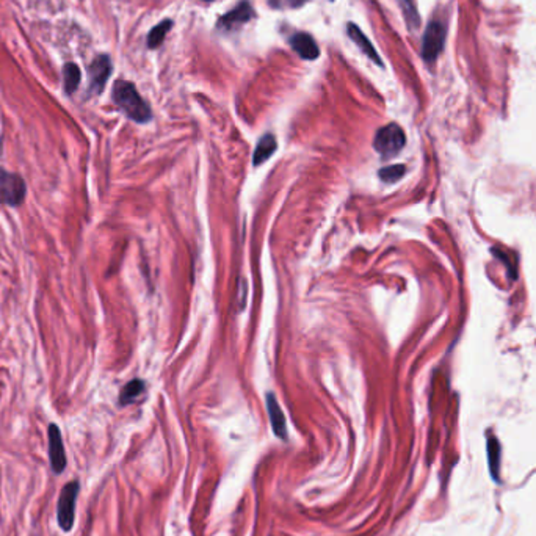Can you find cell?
<instances>
[{
	"mask_svg": "<svg viewBox=\"0 0 536 536\" xmlns=\"http://www.w3.org/2000/svg\"><path fill=\"white\" fill-rule=\"evenodd\" d=\"M171 27H173V21H170V19H166V21H162L159 25L154 27V29L149 32V35H147V46H149L151 49H157L159 46L163 43L166 33L170 32Z\"/></svg>",
	"mask_w": 536,
	"mask_h": 536,
	"instance_id": "obj_15",
	"label": "cell"
},
{
	"mask_svg": "<svg viewBox=\"0 0 536 536\" xmlns=\"http://www.w3.org/2000/svg\"><path fill=\"white\" fill-rule=\"evenodd\" d=\"M48 436H49V460L53 474H62L66 469V452L65 444L62 438V431H60L58 425L51 424L48 428Z\"/></svg>",
	"mask_w": 536,
	"mask_h": 536,
	"instance_id": "obj_7",
	"label": "cell"
},
{
	"mask_svg": "<svg viewBox=\"0 0 536 536\" xmlns=\"http://www.w3.org/2000/svg\"><path fill=\"white\" fill-rule=\"evenodd\" d=\"M27 193L25 180L16 173L0 166V204L18 207L24 203Z\"/></svg>",
	"mask_w": 536,
	"mask_h": 536,
	"instance_id": "obj_3",
	"label": "cell"
},
{
	"mask_svg": "<svg viewBox=\"0 0 536 536\" xmlns=\"http://www.w3.org/2000/svg\"><path fill=\"white\" fill-rule=\"evenodd\" d=\"M145 392V383L142 380H132L127 383L124 387L121 394H119V405L121 406H126L129 403H133L140 395H142Z\"/></svg>",
	"mask_w": 536,
	"mask_h": 536,
	"instance_id": "obj_14",
	"label": "cell"
},
{
	"mask_svg": "<svg viewBox=\"0 0 536 536\" xmlns=\"http://www.w3.org/2000/svg\"><path fill=\"white\" fill-rule=\"evenodd\" d=\"M406 143V137L403 129L398 124H387L377 132L373 140V147L381 156L391 157L398 154Z\"/></svg>",
	"mask_w": 536,
	"mask_h": 536,
	"instance_id": "obj_4",
	"label": "cell"
},
{
	"mask_svg": "<svg viewBox=\"0 0 536 536\" xmlns=\"http://www.w3.org/2000/svg\"><path fill=\"white\" fill-rule=\"evenodd\" d=\"M405 174V166L403 165H395V166H387V168H383L380 171V177L386 180V182H395L398 180L401 176Z\"/></svg>",
	"mask_w": 536,
	"mask_h": 536,
	"instance_id": "obj_16",
	"label": "cell"
},
{
	"mask_svg": "<svg viewBox=\"0 0 536 536\" xmlns=\"http://www.w3.org/2000/svg\"><path fill=\"white\" fill-rule=\"evenodd\" d=\"M287 4L293 6V8H300V6H303L306 4V0H287Z\"/></svg>",
	"mask_w": 536,
	"mask_h": 536,
	"instance_id": "obj_17",
	"label": "cell"
},
{
	"mask_svg": "<svg viewBox=\"0 0 536 536\" xmlns=\"http://www.w3.org/2000/svg\"><path fill=\"white\" fill-rule=\"evenodd\" d=\"M347 32H348V36L351 38V41L356 43V46H359V49L363 51L368 58L373 60V62L380 66L383 65V62H381V57L378 55V52L375 51V48H373V44L368 41V38L364 35L363 32H361V29L356 24H353V22L348 24Z\"/></svg>",
	"mask_w": 536,
	"mask_h": 536,
	"instance_id": "obj_11",
	"label": "cell"
},
{
	"mask_svg": "<svg viewBox=\"0 0 536 536\" xmlns=\"http://www.w3.org/2000/svg\"><path fill=\"white\" fill-rule=\"evenodd\" d=\"M206 2H212V0H206Z\"/></svg>",
	"mask_w": 536,
	"mask_h": 536,
	"instance_id": "obj_18",
	"label": "cell"
},
{
	"mask_svg": "<svg viewBox=\"0 0 536 536\" xmlns=\"http://www.w3.org/2000/svg\"><path fill=\"white\" fill-rule=\"evenodd\" d=\"M80 80H82V72L76 63H66L63 66V88L66 95H74L77 91Z\"/></svg>",
	"mask_w": 536,
	"mask_h": 536,
	"instance_id": "obj_13",
	"label": "cell"
},
{
	"mask_svg": "<svg viewBox=\"0 0 536 536\" xmlns=\"http://www.w3.org/2000/svg\"><path fill=\"white\" fill-rule=\"evenodd\" d=\"M290 46L303 60H316L320 55L316 39L307 33H295L290 38Z\"/></svg>",
	"mask_w": 536,
	"mask_h": 536,
	"instance_id": "obj_10",
	"label": "cell"
},
{
	"mask_svg": "<svg viewBox=\"0 0 536 536\" xmlns=\"http://www.w3.org/2000/svg\"><path fill=\"white\" fill-rule=\"evenodd\" d=\"M410 2H411V0H410Z\"/></svg>",
	"mask_w": 536,
	"mask_h": 536,
	"instance_id": "obj_19",
	"label": "cell"
},
{
	"mask_svg": "<svg viewBox=\"0 0 536 536\" xmlns=\"http://www.w3.org/2000/svg\"><path fill=\"white\" fill-rule=\"evenodd\" d=\"M80 491V483L77 480H72L69 483H66L62 489L57 504V521L58 525L63 532H71L74 527V521H76V505H77V495Z\"/></svg>",
	"mask_w": 536,
	"mask_h": 536,
	"instance_id": "obj_2",
	"label": "cell"
},
{
	"mask_svg": "<svg viewBox=\"0 0 536 536\" xmlns=\"http://www.w3.org/2000/svg\"><path fill=\"white\" fill-rule=\"evenodd\" d=\"M112 60L109 55H98L95 60H93L91 65L88 66V74H90V88H88V95H100L104 91V86L109 80L110 74H112Z\"/></svg>",
	"mask_w": 536,
	"mask_h": 536,
	"instance_id": "obj_6",
	"label": "cell"
},
{
	"mask_svg": "<svg viewBox=\"0 0 536 536\" xmlns=\"http://www.w3.org/2000/svg\"><path fill=\"white\" fill-rule=\"evenodd\" d=\"M447 29L441 21H431L428 24L424 39H422V57L425 62L433 63L444 49Z\"/></svg>",
	"mask_w": 536,
	"mask_h": 536,
	"instance_id": "obj_5",
	"label": "cell"
},
{
	"mask_svg": "<svg viewBox=\"0 0 536 536\" xmlns=\"http://www.w3.org/2000/svg\"><path fill=\"white\" fill-rule=\"evenodd\" d=\"M267 410H268V417H270V424L273 428V433L276 434L279 439H287V424H286V417L284 413L281 410V406L278 403L276 397L273 394L267 395Z\"/></svg>",
	"mask_w": 536,
	"mask_h": 536,
	"instance_id": "obj_9",
	"label": "cell"
},
{
	"mask_svg": "<svg viewBox=\"0 0 536 536\" xmlns=\"http://www.w3.org/2000/svg\"><path fill=\"white\" fill-rule=\"evenodd\" d=\"M253 18H254L253 6L250 5V2L243 0V2H240L236 6V8H232L231 11H227L225 16H221L217 22V27L220 30L232 32L239 29V27H242L243 24H246Z\"/></svg>",
	"mask_w": 536,
	"mask_h": 536,
	"instance_id": "obj_8",
	"label": "cell"
},
{
	"mask_svg": "<svg viewBox=\"0 0 536 536\" xmlns=\"http://www.w3.org/2000/svg\"><path fill=\"white\" fill-rule=\"evenodd\" d=\"M113 102L118 105L127 118L135 123H147L152 118L149 105L138 95L135 85L127 80H118L113 86Z\"/></svg>",
	"mask_w": 536,
	"mask_h": 536,
	"instance_id": "obj_1",
	"label": "cell"
},
{
	"mask_svg": "<svg viewBox=\"0 0 536 536\" xmlns=\"http://www.w3.org/2000/svg\"><path fill=\"white\" fill-rule=\"evenodd\" d=\"M276 147H278L276 138H274V135H272V133H267V135H264L262 138L259 140V143L256 146V151H254L253 165L254 166L262 165L265 160L272 157V154L276 151Z\"/></svg>",
	"mask_w": 536,
	"mask_h": 536,
	"instance_id": "obj_12",
	"label": "cell"
}]
</instances>
